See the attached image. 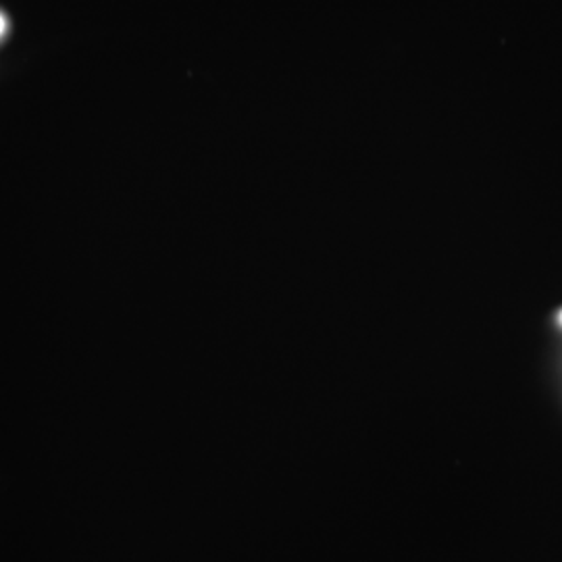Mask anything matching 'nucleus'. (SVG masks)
Listing matches in <instances>:
<instances>
[{
  "label": "nucleus",
  "mask_w": 562,
  "mask_h": 562,
  "mask_svg": "<svg viewBox=\"0 0 562 562\" xmlns=\"http://www.w3.org/2000/svg\"><path fill=\"white\" fill-rule=\"evenodd\" d=\"M559 323H561V325H562V311H561V315H559Z\"/></svg>",
  "instance_id": "f03ea898"
},
{
  "label": "nucleus",
  "mask_w": 562,
  "mask_h": 562,
  "mask_svg": "<svg viewBox=\"0 0 562 562\" xmlns=\"http://www.w3.org/2000/svg\"><path fill=\"white\" fill-rule=\"evenodd\" d=\"M2 32H4V20H2V15H0V36H2Z\"/></svg>",
  "instance_id": "f257e3e1"
}]
</instances>
